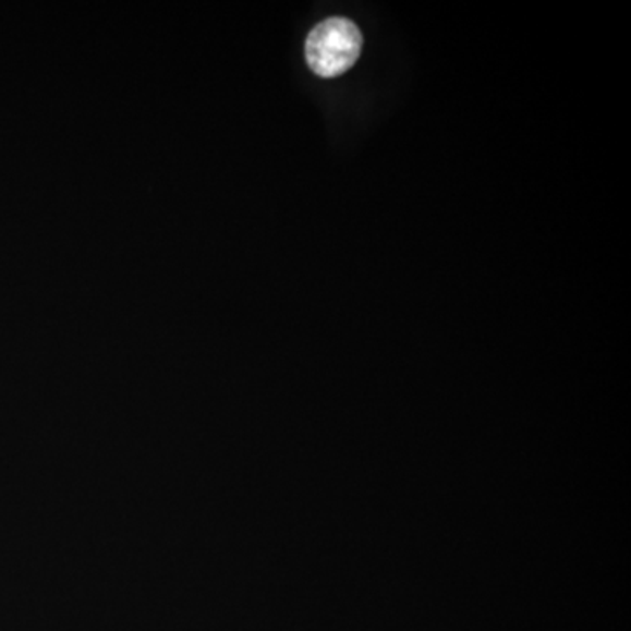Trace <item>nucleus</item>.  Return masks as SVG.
<instances>
[{"label":"nucleus","mask_w":631,"mask_h":631,"mask_svg":"<svg viewBox=\"0 0 631 631\" xmlns=\"http://www.w3.org/2000/svg\"><path fill=\"white\" fill-rule=\"evenodd\" d=\"M363 37L351 20L330 19L318 23L305 40V59L321 77L344 74L362 53Z\"/></svg>","instance_id":"nucleus-1"}]
</instances>
